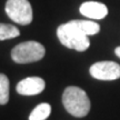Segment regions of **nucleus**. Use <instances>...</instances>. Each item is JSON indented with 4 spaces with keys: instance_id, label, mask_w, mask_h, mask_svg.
Returning <instances> with one entry per match:
<instances>
[{
    "instance_id": "6e6552de",
    "label": "nucleus",
    "mask_w": 120,
    "mask_h": 120,
    "mask_svg": "<svg viewBox=\"0 0 120 120\" xmlns=\"http://www.w3.org/2000/svg\"><path fill=\"white\" fill-rule=\"evenodd\" d=\"M69 23L86 36L97 34L100 31V26L92 20H71Z\"/></svg>"
},
{
    "instance_id": "39448f33",
    "label": "nucleus",
    "mask_w": 120,
    "mask_h": 120,
    "mask_svg": "<svg viewBox=\"0 0 120 120\" xmlns=\"http://www.w3.org/2000/svg\"><path fill=\"white\" fill-rule=\"evenodd\" d=\"M89 72L98 80H117L120 78V64L113 61H99L90 67Z\"/></svg>"
},
{
    "instance_id": "f03ea898",
    "label": "nucleus",
    "mask_w": 120,
    "mask_h": 120,
    "mask_svg": "<svg viewBox=\"0 0 120 120\" xmlns=\"http://www.w3.org/2000/svg\"><path fill=\"white\" fill-rule=\"evenodd\" d=\"M57 36L60 42L69 49H75L77 51H86L90 46L88 36L81 34L76 28H73L69 21L58 27Z\"/></svg>"
},
{
    "instance_id": "0eeeda50",
    "label": "nucleus",
    "mask_w": 120,
    "mask_h": 120,
    "mask_svg": "<svg viewBox=\"0 0 120 120\" xmlns=\"http://www.w3.org/2000/svg\"><path fill=\"white\" fill-rule=\"evenodd\" d=\"M80 13L90 19H102L108 15V8L106 4L98 1H86L80 6Z\"/></svg>"
},
{
    "instance_id": "9b49d317",
    "label": "nucleus",
    "mask_w": 120,
    "mask_h": 120,
    "mask_svg": "<svg viewBox=\"0 0 120 120\" xmlns=\"http://www.w3.org/2000/svg\"><path fill=\"white\" fill-rule=\"evenodd\" d=\"M9 101V79L0 73V105H6Z\"/></svg>"
},
{
    "instance_id": "423d86ee",
    "label": "nucleus",
    "mask_w": 120,
    "mask_h": 120,
    "mask_svg": "<svg viewBox=\"0 0 120 120\" xmlns=\"http://www.w3.org/2000/svg\"><path fill=\"white\" fill-rule=\"evenodd\" d=\"M46 87V82L40 77H28L18 82L17 92L22 96H34L41 94Z\"/></svg>"
},
{
    "instance_id": "1a4fd4ad",
    "label": "nucleus",
    "mask_w": 120,
    "mask_h": 120,
    "mask_svg": "<svg viewBox=\"0 0 120 120\" xmlns=\"http://www.w3.org/2000/svg\"><path fill=\"white\" fill-rule=\"evenodd\" d=\"M51 113V106L47 102L38 105L31 111L29 116V120H46Z\"/></svg>"
},
{
    "instance_id": "f8f14e48",
    "label": "nucleus",
    "mask_w": 120,
    "mask_h": 120,
    "mask_svg": "<svg viewBox=\"0 0 120 120\" xmlns=\"http://www.w3.org/2000/svg\"><path fill=\"white\" fill-rule=\"evenodd\" d=\"M115 53H116L117 57H119L120 58V47H117L116 49H115Z\"/></svg>"
},
{
    "instance_id": "7ed1b4c3",
    "label": "nucleus",
    "mask_w": 120,
    "mask_h": 120,
    "mask_svg": "<svg viewBox=\"0 0 120 120\" xmlns=\"http://www.w3.org/2000/svg\"><path fill=\"white\" fill-rule=\"evenodd\" d=\"M46 49L37 41H26L17 45L11 50V58L17 64H29L41 60L45 57Z\"/></svg>"
},
{
    "instance_id": "20e7f679",
    "label": "nucleus",
    "mask_w": 120,
    "mask_h": 120,
    "mask_svg": "<svg viewBox=\"0 0 120 120\" xmlns=\"http://www.w3.org/2000/svg\"><path fill=\"white\" fill-rule=\"evenodd\" d=\"M6 13L16 23L26 26L32 21V7L28 0H8Z\"/></svg>"
},
{
    "instance_id": "f257e3e1",
    "label": "nucleus",
    "mask_w": 120,
    "mask_h": 120,
    "mask_svg": "<svg viewBox=\"0 0 120 120\" xmlns=\"http://www.w3.org/2000/svg\"><path fill=\"white\" fill-rule=\"evenodd\" d=\"M62 105L64 109L72 116L77 118L86 117L90 111L89 97L85 90L79 87H68L62 94Z\"/></svg>"
},
{
    "instance_id": "9d476101",
    "label": "nucleus",
    "mask_w": 120,
    "mask_h": 120,
    "mask_svg": "<svg viewBox=\"0 0 120 120\" xmlns=\"http://www.w3.org/2000/svg\"><path fill=\"white\" fill-rule=\"evenodd\" d=\"M20 34V31L17 27L8 23H0V40L17 38Z\"/></svg>"
}]
</instances>
